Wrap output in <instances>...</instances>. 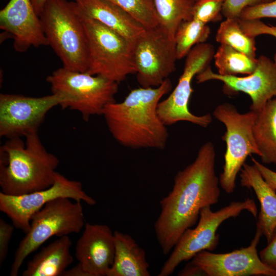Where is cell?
<instances>
[{"instance_id": "obj_1", "label": "cell", "mask_w": 276, "mask_h": 276, "mask_svg": "<svg viewBox=\"0 0 276 276\" xmlns=\"http://www.w3.org/2000/svg\"><path fill=\"white\" fill-rule=\"evenodd\" d=\"M215 156L212 143L203 144L194 161L177 173L172 190L160 200L154 227L164 255L168 254L184 232L196 223L201 209L218 202L220 190Z\"/></svg>"}, {"instance_id": "obj_2", "label": "cell", "mask_w": 276, "mask_h": 276, "mask_svg": "<svg viewBox=\"0 0 276 276\" xmlns=\"http://www.w3.org/2000/svg\"><path fill=\"white\" fill-rule=\"evenodd\" d=\"M172 87L167 78L159 86L132 89L121 102L114 101L107 105L102 116L116 141L132 149H164L168 132L158 116L157 108L162 97Z\"/></svg>"}, {"instance_id": "obj_3", "label": "cell", "mask_w": 276, "mask_h": 276, "mask_svg": "<svg viewBox=\"0 0 276 276\" xmlns=\"http://www.w3.org/2000/svg\"><path fill=\"white\" fill-rule=\"evenodd\" d=\"M7 139L0 147V186L3 193L21 195L49 188L59 161L48 152L34 132Z\"/></svg>"}, {"instance_id": "obj_4", "label": "cell", "mask_w": 276, "mask_h": 276, "mask_svg": "<svg viewBox=\"0 0 276 276\" xmlns=\"http://www.w3.org/2000/svg\"><path fill=\"white\" fill-rule=\"evenodd\" d=\"M39 17L49 45L63 66L86 72L87 41L76 3L67 0H48Z\"/></svg>"}, {"instance_id": "obj_5", "label": "cell", "mask_w": 276, "mask_h": 276, "mask_svg": "<svg viewBox=\"0 0 276 276\" xmlns=\"http://www.w3.org/2000/svg\"><path fill=\"white\" fill-rule=\"evenodd\" d=\"M78 8L87 41L86 72L104 77L118 83L129 75L136 74L134 41L86 16Z\"/></svg>"}, {"instance_id": "obj_6", "label": "cell", "mask_w": 276, "mask_h": 276, "mask_svg": "<svg viewBox=\"0 0 276 276\" xmlns=\"http://www.w3.org/2000/svg\"><path fill=\"white\" fill-rule=\"evenodd\" d=\"M59 198L45 204L31 217L29 231L14 254L10 275L17 276L26 258L51 237L79 233L85 225L80 201Z\"/></svg>"}, {"instance_id": "obj_7", "label": "cell", "mask_w": 276, "mask_h": 276, "mask_svg": "<svg viewBox=\"0 0 276 276\" xmlns=\"http://www.w3.org/2000/svg\"><path fill=\"white\" fill-rule=\"evenodd\" d=\"M52 93L64 96L60 106L80 112L83 119L102 115L105 107L114 102L119 83L100 75H93L62 66L46 78Z\"/></svg>"}, {"instance_id": "obj_8", "label": "cell", "mask_w": 276, "mask_h": 276, "mask_svg": "<svg viewBox=\"0 0 276 276\" xmlns=\"http://www.w3.org/2000/svg\"><path fill=\"white\" fill-rule=\"evenodd\" d=\"M245 210L257 217L258 210L254 200L247 198L242 201H232L215 212L211 210V206L201 209L196 226L188 228L182 234L158 276L171 275L180 263L203 250H214L219 243V235L216 233L219 226L226 219L236 217Z\"/></svg>"}, {"instance_id": "obj_9", "label": "cell", "mask_w": 276, "mask_h": 276, "mask_svg": "<svg viewBox=\"0 0 276 276\" xmlns=\"http://www.w3.org/2000/svg\"><path fill=\"white\" fill-rule=\"evenodd\" d=\"M213 116L226 127L222 139L226 149L219 180L221 188L231 194L234 192L237 176L247 156L251 154L261 156L253 134L257 112L250 110L240 113L233 105L224 103L216 107Z\"/></svg>"}, {"instance_id": "obj_10", "label": "cell", "mask_w": 276, "mask_h": 276, "mask_svg": "<svg viewBox=\"0 0 276 276\" xmlns=\"http://www.w3.org/2000/svg\"><path fill=\"white\" fill-rule=\"evenodd\" d=\"M214 54V46L204 42L194 46L186 56L183 72L176 86L157 106L158 116L166 126L187 121L206 127L212 122V117L210 113L202 116L193 114L189 110V103L193 92V78L210 66Z\"/></svg>"}, {"instance_id": "obj_11", "label": "cell", "mask_w": 276, "mask_h": 276, "mask_svg": "<svg viewBox=\"0 0 276 276\" xmlns=\"http://www.w3.org/2000/svg\"><path fill=\"white\" fill-rule=\"evenodd\" d=\"M175 39L159 26L145 29L134 43L137 81L143 87L160 85L175 70Z\"/></svg>"}, {"instance_id": "obj_12", "label": "cell", "mask_w": 276, "mask_h": 276, "mask_svg": "<svg viewBox=\"0 0 276 276\" xmlns=\"http://www.w3.org/2000/svg\"><path fill=\"white\" fill-rule=\"evenodd\" d=\"M59 198L83 201L94 205L96 201L82 189L81 183L57 173L53 184L45 189L21 195L0 192V210L11 220L13 225L26 234L33 215L48 202Z\"/></svg>"}, {"instance_id": "obj_13", "label": "cell", "mask_w": 276, "mask_h": 276, "mask_svg": "<svg viewBox=\"0 0 276 276\" xmlns=\"http://www.w3.org/2000/svg\"><path fill=\"white\" fill-rule=\"evenodd\" d=\"M66 101L62 95L53 93L39 97L1 94V136L25 137L38 132L47 113Z\"/></svg>"}, {"instance_id": "obj_14", "label": "cell", "mask_w": 276, "mask_h": 276, "mask_svg": "<svg viewBox=\"0 0 276 276\" xmlns=\"http://www.w3.org/2000/svg\"><path fill=\"white\" fill-rule=\"evenodd\" d=\"M198 83L216 80L223 82L224 94L233 96L239 92L251 98L250 110L260 111L270 99L276 97V65L268 57L261 55L257 58L255 71L245 77L223 76L214 73L209 66L196 75Z\"/></svg>"}, {"instance_id": "obj_15", "label": "cell", "mask_w": 276, "mask_h": 276, "mask_svg": "<svg viewBox=\"0 0 276 276\" xmlns=\"http://www.w3.org/2000/svg\"><path fill=\"white\" fill-rule=\"evenodd\" d=\"M257 227L250 245L232 252L215 254L203 250L192 258V262L208 276H276L271 269L261 260L257 246L262 236Z\"/></svg>"}, {"instance_id": "obj_16", "label": "cell", "mask_w": 276, "mask_h": 276, "mask_svg": "<svg viewBox=\"0 0 276 276\" xmlns=\"http://www.w3.org/2000/svg\"><path fill=\"white\" fill-rule=\"evenodd\" d=\"M0 28L5 34L1 40L12 39L13 48L18 52H25L31 47L49 45L31 0H10L0 11Z\"/></svg>"}, {"instance_id": "obj_17", "label": "cell", "mask_w": 276, "mask_h": 276, "mask_svg": "<svg viewBox=\"0 0 276 276\" xmlns=\"http://www.w3.org/2000/svg\"><path fill=\"white\" fill-rule=\"evenodd\" d=\"M75 255L89 276H107L115 255L114 232L106 224L85 223Z\"/></svg>"}, {"instance_id": "obj_18", "label": "cell", "mask_w": 276, "mask_h": 276, "mask_svg": "<svg viewBox=\"0 0 276 276\" xmlns=\"http://www.w3.org/2000/svg\"><path fill=\"white\" fill-rule=\"evenodd\" d=\"M87 16L134 41L145 28L131 15L110 0H74Z\"/></svg>"}, {"instance_id": "obj_19", "label": "cell", "mask_w": 276, "mask_h": 276, "mask_svg": "<svg viewBox=\"0 0 276 276\" xmlns=\"http://www.w3.org/2000/svg\"><path fill=\"white\" fill-rule=\"evenodd\" d=\"M240 171L241 186L252 189L260 202L257 227L268 243L276 226V191L266 182L254 164L244 163Z\"/></svg>"}, {"instance_id": "obj_20", "label": "cell", "mask_w": 276, "mask_h": 276, "mask_svg": "<svg viewBox=\"0 0 276 276\" xmlns=\"http://www.w3.org/2000/svg\"><path fill=\"white\" fill-rule=\"evenodd\" d=\"M72 245L70 238L63 236L43 247L28 262L22 275H62L74 261L70 253Z\"/></svg>"}, {"instance_id": "obj_21", "label": "cell", "mask_w": 276, "mask_h": 276, "mask_svg": "<svg viewBox=\"0 0 276 276\" xmlns=\"http://www.w3.org/2000/svg\"><path fill=\"white\" fill-rule=\"evenodd\" d=\"M115 255L107 276H149L145 251L129 235L114 232Z\"/></svg>"}, {"instance_id": "obj_22", "label": "cell", "mask_w": 276, "mask_h": 276, "mask_svg": "<svg viewBox=\"0 0 276 276\" xmlns=\"http://www.w3.org/2000/svg\"><path fill=\"white\" fill-rule=\"evenodd\" d=\"M253 134L262 163L276 165V97L257 113Z\"/></svg>"}, {"instance_id": "obj_23", "label": "cell", "mask_w": 276, "mask_h": 276, "mask_svg": "<svg viewBox=\"0 0 276 276\" xmlns=\"http://www.w3.org/2000/svg\"><path fill=\"white\" fill-rule=\"evenodd\" d=\"M196 0H152L159 26L175 39L180 24L193 18Z\"/></svg>"}, {"instance_id": "obj_24", "label": "cell", "mask_w": 276, "mask_h": 276, "mask_svg": "<svg viewBox=\"0 0 276 276\" xmlns=\"http://www.w3.org/2000/svg\"><path fill=\"white\" fill-rule=\"evenodd\" d=\"M213 58L218 73L223 76L249 75L255 71L257 64V58L223 44H220Z\"/></svg>"}, {"instance_id": "obj_25", "label": "cell", "mask_w": 276, "mask_h": 276, "mask_svg": "<svg viewBox=\"0 0 276 276\" xmlns=\"http://www.w3.org/2000/svg\"><path fill=\"white\" fill-rule=\"evenodd\" d=\"M255 38L242 30L239 18H226L220 24L215 36L219 43L229 45L252 58H256V55Z\"/></svg>"}, {"instance_id": "obj_26", "label": "cell", "mask_w": 276, "mask_h": 276, "mask_svg": "<svg viewBox=\"0 0 276 276\" xmlns=\"http://www.w3.org/2000/svg\"><path fill=\"white\" fill-rule=\"evenodd\" d=\"M210 32L207 24L193 18L182 22L175 36L177 60L186 57L196 45L204 43Z\"/></svg>"}, {"instance_id": "obj_27", "label": "cell", "mask_w": 276, "mask_h": 276, "mask_svg": "<svg viewBox=\"0 0 276 276\" xmlns=\"http://www.w3.org/2000/svg\"><path fill=\"white\" fill-rule=\"evenodd\" d=\"M138 21L146 29L159 26L152 0H110Z\"/></svg>"}, {"instance_id": "obj_28", "label": "cell", "mask_w": 276, "mask_h": 276, "mask_svg": "<svg viewBox=\"0 0 276 276\" xmlns=\"http://www.w3.org/2000/svg\"><path fill=\"white\" fill-rule=\"evenodd\" d=\"M225 0H196L192 16L205 24L221 19L222 9Z\"/></svg>"}, {"instance_id": "obj_29", "label": "cell", "mask_w": 276, "mask_h": 276, "mask_svg": "<svg viewBox=\"0 0 276 276\" xmlns=\"http://www.w3.org/2000/svg\"><path fill=\"white\" fill-rule=\"evenodd\" d=\"M263 18H276V0L246 7L241 12L238 18L253 20Z\"/></svg>"}, {"instance_id": "obj_30", "label": "cell", "mask_w": 276, "mask_h": 276, "mask_svg": "<svg viewBox=\"0 0 276 276\" xmlns=\"http://www.w3.org/2000/svg\"><path fill=\"white\" fill-rule=\"evenodd\" d=\"M239 24L242 30L247 35L255 37L260 35H269L276 38V26L267 25L260 19L241 20ZM276 65V53L273 60Z\"/></svg>"}, {"instance_id": "obj_31", "label": "cell", "mask_w": 276, "mask_h": 276, "mask_svg": "<svg viewBox=\"0 0 276 276\" xmlns=\"http://www.w3.org/2000/svg\"><path fill=\"white\" fill-rule=\"evenodd\" d=\"M264 2V0H225L222 14L225 18H238L245 8Z\"/></svg>"}, {"instance_id": "obj_32", "label": "cell", "mask_w": 276, "mask_h": 276, "mask_svg": "<svg viewBox=\"0 0 276 276\" xmlns=\"http://www.w3.org/2000/svg\"><path fill=\"white\" fill-rule=\"evenodd\" d=\"M14 226L0 218V265L6 259Z\"/></svg>"}, {"instance_id": "obj_33", "label": "cell", "mask_w": 276, "mask_h": 276, "mask_svg": "<svg viewBox=\"0 0 276 276\" xmlns=\"http://www.w3.org/2000/svg\"><path fill=\"white\" fill-rule=\"evenodd\" d=\"M259 255L264 264L276 270V226L268 245L260 251Z\"/></svg>"}, {"instance_id": "obj_34", "label": "cell", "mask_w": 276, "mask_h": 276, "mask_svg": "<svg viewBox=\"0 0 276 276\" xmlns=\"http://www.w3.org/2000/svg\"><path fill=\"white\" fill-rule=\"evenodd\" d=\"M251 160L266 182L276 191V172L265 167L252 157Z\"/></svg>"}, {"instance_id": "obj_35", "label": "cell", "mask_w": 276, "mask_h": 276, "mask_svg": "<svg viewBox=\"0 0 276 276\" xmlns=\"http://www.w3.org/2000/svg\"><path fill=\"white\" fill-rule=\"evenodd\" d=\"M179 276L205 275L204 273L192 261L186 265L178 273Z\"/></svg>"}, {"instance_id": "obj_36", "label": "cell", "mask_w": 276, "mask_h": 276, "mask_svg": "<svg viewBox=\"0 0 276 276\" xmlns=\"http://www.w3.org/2000/svg\"><path fill=\"white\" fill-rule=\"evenodd\" d=\"M63 276H89L88 274L83 269L80 263L72 268L65 270L62 273Z\"/></svg>"}, {"instance_id": "obj_37", "label": "cell", "mask_w": 276, "mask_h": 276, "mask_svg": "<svg viewBox=\"0 0 276 276\" xmlns=\"http://www.w3.org/2000/svg\"><path fill=\"white\" fill-rule=\"evenodd\" d=\"M47 1L48 0H31L35 11L39 16Z\"/></svg>"}, {"instance_id": "obj_38", "label": "cell", "mask_w": 276, "mask_h": 276, "mask_svg": "<svg viewBox=\"0 0 276 276\" xmlns=\"http://www.w3.org/2000/svg\"><path fill=\"white\" fill-rule=\"evenodd\" d=\"M273 0H264L265 2L272 1Z\"/></svg>"}]
</instances>
